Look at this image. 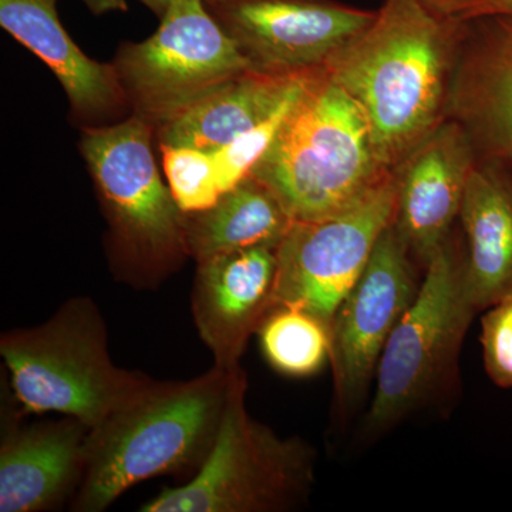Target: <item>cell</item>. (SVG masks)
I'll list each match as a JSON object with an SVG mask.
<instances>
[{"label": "cell", "instance_id": "16", "mask_svg": "<svg viewBox=\"0 0 512 512\" xmlns=\"http://www.w3.org/2000/svg\"><path fill=\"white\" fill-rule=\"evenodd\" d=\"M87 433L73 417L10 430L0 447V512L50 510L79 488Z\"/></svg>", "mask_w": 512, "mask_h": 512}, {"label": "cell", "instance_id": "7", "mask_svg": "<svg viewBox=\"0 0 512 512\" xmlns=\"http://www.w3.org/2000/svg\"><path fill=\"white\" fill-rule=\"evenodd\" d=\"M476 313L463 254L450 238L426 265L416 298L384 346L367 429H389L450 383Z\"/></svg>", "mask_w": 512, "mask_h": 512}, {"label": "cell", "instance_id": "25", "mask_svg": "<svg viewBox=\"0 0 512 512\" xmlns=\"http://www.w3.org/2000/svg\"><path fill=\"white\" fill-rule=\"evenodd\" d=\"M93 15H106L111 12H127L126 0H80Z\"/></svg>", "mask_w": 512, "mask_h": 512}, {"label": "cell", "instance_id": "1", "mask_svg": "<svg viewBox=\"0 0 512 512\" xmlns=\"http://www.w3.org/2000/svg\"><path fill=\"white\" fill-rule=\"evenodd\" d=\"M466 33L467 20L384 0L372 25L323 66L365 114L390 170L447 120Z\"/></svg>", "mask_w": 512, "mask_h": 512}, {"label": "cell", "instance_id": "2", "mask_svg": "<svg viewBox=\"0 0 512 512\" xmlns=\"http://www.w3.org/2000/svg\"><path fill=\"white\" fill-rule=\"evenodd\" d=\"M235 369L214 365L187 382L148 379L90 429L72 510L101 512L148 478L200 470L220 431Z\"/></svg>", "mask_w": 512, "mask_h": 512}, {"label": "cell", "instance_id": "21", "mask_svg": "<svg viewBox=\"0 0 512 512\" xmlns=\"http://www.w3.org/2000/svg\"><path fill=\"white\" fill-rule=\"evenodd\" d=\"M168 187L185 214L210 210L224 194L214 154L160 144Z\"/></svg>", "mask_w": 512, "mask_h": 512}, {"label": "cell", "instance_id": "11", "mask_svg": "<svg viewBox=\"0 0 512 512\" xmlns=\"http://www.w3.org/2000/svg\"><path fill=\"white\" fill-rule=\"evenodd\" d=\"M419 286L412 255L389 225L330 323L329 362L342 409H352L366 396L384 346Z\"/></svg>", "mask_w": 512, "mask_h": 512}, {"label": "cell", "instance_id": "6", "mask_svg": "<svg viewBox=\"0 0 512 512\" xmlns=\"http://www.w3.org/2000/svg\"><path fill=\"white\" fill-rule=\"evenodd\" d=\"M247 376H232L220 431L207 460L181 487L164 488L143 512H279L302 503L313 484L312 448L249 416Z\"/></svg>", "mask_w": 512, "mask_h": 512}, {"label": "cell", "instance_id": "22", "mask_svg": "<svg viewBox=\"0 0 512 512\" xmlns=\"http://www.w3.org/2000/svg\"><path fill=\"white\" fill-rule=\"evenodd\" d=\"M305 84L295 96L286 101L284 106L272 114L264 123L259 124L254 130L242 134L241 137L235 138L228 146L212 153L214 154L215 163H217L222 191L232 190L235 185L241 183L244 178L251 174L252 168L258 163L259 158L264 156L265 151L271 146L293 104L301 96Z\"/></svg>", "mask_w": 512, "mask_h": 512}, {"label": "cell", "instance_id": "14", "mask_svg": "<svg viewBox=\"0 0 512 512\" xmlns=\"http://www.w3.org/2000/svg\"><path fill=\"white\" fill-rule=\"evenodd\" d=\"M447 119L466 128L477 156L512 163V16L467 20Z\"/></svg>", "mask_w": 512, "mask_h": 512}, {"label": "cell", "instance_id": "4", "mask_svg": "<svg viewBox=\"0 0 512 512\" xmlns=\"http://www.w3.org/2000/svg\"><path fill=\"white\" fill-rule=\"evenodd\" d=\"M156 128L137 114L121 123L84 130L80 150L92 175L121 274L154 285L185 256L187 214L158 173Z\"/></svg>", "mask_w": 512, "mask_h": 512}, {"label": "cell", "instance_id": "23", "mask_svg": "<svg viewBox=\"0 0 512 512\" xmlns=\"http://www.w3.org/2000/svg\"><path fill=\"white\" fill-rule=\"evenodd\" d=\"M485 311L481 319L485 372L501 389H512V296Z\"/></svg>", "mask_w": 512, "mask_h": 512}, {"label": "cell", "instance_id": "3", "mask_svg": "<svg viewBox=\"0 0 512 512\" xmlns=\"http://www.w3.org/2000/svg\"><path fill=\"white\" fill-rule=\"evenodd\" d=\"M393 173L363 111L320 67L249 175L293 221H313L352 207Z\"/></svg>", "mask_w": 512, "mask_h": 512}, {"label": "cell", "instance_id": "12", "mask_svg": "<svg viewBox=\"0 0 512 512\" xmlns=\"http://www.w3.org/2000/svg\"><path fill=\"white\" fill-rule=\"evenodd\" d=\"M477 157L466 128L447 119L394 170L392 225L420 264L450 241Z\"/></svg>", "mask_w": 512, "mask_h": 512}, {"label": "cell", "instance_id": "27", "mask_svg": "<svg viewBox=\"0 0 512 512\" xmlns=\"http://www.w3.org/2000/svg\"><path fill=\"white\" fill-rule=\"evenodd\" d=\"M143 5H146L154 15H157L158 18H163L167 9L170 8L171 2L173 0H140Z\"/></svg>", "mask_w": 512, "mask_h": 512}, {"label": "cell", "instance_id": "5", "mask_svg": "<svg viewBox=\"0 0 512 512\" xmlns=\"http://www.w3.org/2000/svg\"><path fill=\"white\" fill-rule=\"evenodd\" d=\"M10 386L25 413H60L87 429L150 377L114 365L106 325L90 299L64 303L49 320L0 339Z\"/></svg>", "mask_w": 512, "mask_h": 512}, {"label": "cell", "instance_id": "9", "mask_svg": "<svg viewBox=\"0 0 512 512\" xmlns=\"http://www.w3.org/2000/svg\"><path fill=\"white\" fill-rule=\"evenodd\" d=\"M396 175L352 207L313 221H295L278 247L275 308L291 306L330 326L365 272L377 241L392 225Z\"/></svg>", "mask_w": 512, "mask_h": 512}, {"label": "cell", "instance_id": "8", "mask_svg": "<svg viewBox=\"0 0 512 512\" xmlns=\"http://www.w3.org/2000/svg\"><path fill=\"white\" fill-rule=\"evenodd\" d=\"M157 32L114 59L128 106L160 128L252 69L204 0H173Z\"/></svg>", "mask_w": 512, "mask_h": 512}, {"label": "cell", "instance_id": "24", "mask_svg": "<svg viewBox=\"0 0 512 512\" xmlns=\"http://www.w3.org/2000/svg\"><path fill=\"white\" fill-rule=\"evenodd\" d=\"M413 2L443 18L470 20L490 0H413Z\"/></svg>", "mask_w": 512, "mask_h": 512}, {"label": "cell", "instance_id": "20", "mask_svg": "<svg viewBox=\"0 0 512 512\" xmlns=\"http://www.w3.org/2000/svg\"><path fill=\"white\" fill-rule=\"evenodd\" d=\"M258 335L265 359L284 375H315L330 360V326L302 309L278 306Z\"/></svg>", "mask_w": 512, "mask_h": 512}, {"label": "cell", "instance_id": "19", "mask_svg": "<svg viewBox=\"0 0 512 512\" xmlns=\"http://www.w3.org/2000/svg\"><path fill=\"white\" fill-rule=\"evenodd\" d=\"M293 222L274 192L248 175L210 210L187 214L188 251L198 262L239 249L278 248Z\"/></svg>", "mask_w": 512, "mask_h": 512}, {"label": "cell", "instance_id": "10", "mask_svg": "<svg viewBox=\"0 0 512 512\" xmlns=\"http://www.w3.org/2000/svg\"><path fill=\"white\" fill-rule=\"evenodd\" d=\"M208 12L256 72L320 69L365 32L377 10L339 0H204Z\"/></svg>", "mask_w": 512, "mask_h": 512}, {"label": "cell", "instance_id": "15", "mask_svg": "<svg viewBox=\"0 0 512 512\" xmlns=\"http://www.w3.org/2000/svg\"><path fill=\"white\" fill-rule=\"evenodd\" d=\"M0 25L49 66L74 116L97 123L128 106L114 64L84 55L60 23L56 0H0Z\"/></svg>", "mask_w": 512, "mask_h": 512}, {"label": "cell", "instance_id": "26", "mask_svg": "<svg viewBox=\"0 0 512 512\" xmlns=\"http://www.w3.org/2000/svg\"><path fill=\"white\" fill-rule=\"evenodd\" d=\"M490 15L512 16V0H490V2L485 3L483 8L478 10L473 19Z\"/></svg>", "mask_w": 512, "mask_h": 512}, {"label": "cell", "instance_id": "18", "mask_svg": "<svg viewBox=\"0 0 512 512\" xmlns=\"http://www.w3.org/2000/svg\"><path fill=\"white\" fill-rule=\"evenodd\" d=\"M312 72L275 74L249 70L157 128L158 141L165 146L215 153L268 120L302 89Z\"/></svg>", "mask_w": 512, "mask_h": 512}, {"label": "cell", "instance_id": "13", "mask_svg": "<svg viewBox=\"0 0 512 512\" xmlns=\"http://www.w3.org/2000/svg\"><path fill=\"white\" fill-rule=\"evenodd\" d=\"M191 308L214 365L239 366L249 338L275 309L278 248L255 247L197 262Z\"/></svg>", "mask_w": 512, "mask_h": 512}, {"label": "cell", "instance_id": "17", "mask_svg": "<svg viewBox=\"0 0 512 512\" xmlns=\"http://www.w3.org/2000/svg\"><path fill=\"white\" fill-rule=\"evenodd\" d=\"M458 220L468 289L477 311L512 296V163L477 157Z\"/></svg>", "mask_w": 512, "mask_h": 512}]
</instances>
